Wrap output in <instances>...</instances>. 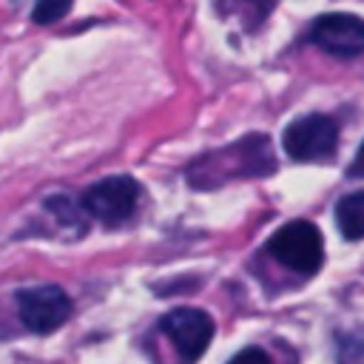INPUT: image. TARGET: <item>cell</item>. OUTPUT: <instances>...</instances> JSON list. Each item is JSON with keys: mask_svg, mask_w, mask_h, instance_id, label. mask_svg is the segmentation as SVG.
Here are the masks:
<instances>
[{"mask_svg": "<svg viewBox=\"0 0 364 364\" xmlns=\"http://www.w3.org/2000/svg\"><path fill=\"white\" fill-rule=\"evenodd\" d=\"M267 250L290 270L301 273V276H310L321 267L324 262V242H321V233L313 222H304V219H296V222H287L284 228H279L273 233V239L267 242Z\"/></svg>", "mask_w": 364, "mask_h": 364, "instance_id": "obj_2", "label": "cell"}, {"mask_svg": "<svg viewBox=\"0 0 364 364\" xmlns=\"http://www.w3.org/2000/svg\"><path fill=\"white\" fill-rule=\"evenodd\" d=\"M68 9H71V0H37L31 17H34V23L48 26V23H57Z\"/></svg>", "mask_w": 364, "mask_h": 364, "instance_id": "obj_11", "label": "cell"}, {"mask_svg": "<svg viewBox=\"0 0 364 364\" xmlns=\"http://www.w3.org/2000/svg\"><path fill=\"white\" fill-rule=\"evenodd\" d=\"M82 208L91 219L102 222V225H122L139 202V185L131 176H108L94 182L85 193H82Z\"/></svg>", "mask_w": 364, "mask_h": 364, "instance_id": "obj_4", "label": "cell"}, {"mask_svg": "<svg viewBox=\"0 0 364 364\" xmlns=\"http://www.w3.org/2000/svg\"><path fill=\"white\" fill-rule=\"evenodd\" d=\"M284 154L296 162H321L336 154L338 122L327 114H307L293 119L282 136Z\"/></svg>", "mask_w": 364, "mask_h": 364, "instance_id": "obj_3", "label": "cell"}, {"mask_svg": "<svg viewBox=\"0 0 364 364\" xmlns=\"http://www.w3.org/2000/svg\"><path fill=\"white\" fill-rule=\"evenodd\" d=\"M46 210L57 219V228L65 230L68 236L85 233V219H82L85 216V208H82V202H74L65 193H54V196L46 199Z\"/></svg>", "mask_w": 364, "mask_h": 364, "instance_id": "obj_8", "label": "cell"}, {"mask_svg": "<svg viewBox=\"0 0 364 364\" xmlns=\"http://www.w3.org/2000/svg\"><path fill=\"white\" fill-rule=\"evenodd\" d=\"M17 316L34 333H51L71 316V299L60 284H34L17 290Z\"/></svg>", "mask_w": 364, "mask_h": 364, "instance_id": "obj_5", "label": "cell"}, {"mask_svg": "<svg viewBox=\"0 0 364 364\" xmlns=\"http://www.w3.org/2000/svg\"><path fill=\"white\" fill-rule=\"evenodd\" d=\"M242 3H245V6H250V11H253L256 17H262V20H264V17H267V11L273 9V0H242Z\"/></svg>", "mask_w": 364, "mask_h": 364, "instance_id": "obj_13", "label": "cell"}, {"mask_svg": "<svg viewBox=\"0 0 364 364\" xmlns=\"http://www.w3.org/2000/svg\"><path fill=\"white\" fill-rule=\"evenodd\" d=\"M276 171L270 139L262 134L245 136L222 151L205 154L188 168V182L196 188H213L236 176H267Z\"/></svg>", "mask_w": 364, "mask_h": 364, "instance_id": "obj_1", "label": "cell"}, {"mask_svg": "<svg viewBox=\"0 0 364 364\" xmlns=\"http://www.w3.org/2000/svg\"><path fill=\"white\" fill-rule=\"evenodd\" d=\"M159 327L171 338V344L176 347V353L182 355L185 364L196 361L208 350V344L213 338V330H216L213 318L199 307H176V310L162 316Z\"/></svg>", "mask_w": 364, "mask_h": 364, "instance_id": "obj_6", "label": "cell"}, {"mask_svg": "<svg viewBox=\"0 0 364 364\" xmlns=\"http://www.w3.org/2000/svg\"><path fill=\"white\" fill-rule=\"evenodd\" d=\"M310 40L333 57H355L364 51V17L347 11L321 14L310 28Z\"/></svg>", "mask_w": 364, "mask_h": 364, "instance_id": "obj_7", "label": "cell"}, {"mask_svg": "<svg viewBox=\"0 0 364 364\" xmlns=\"http://www.w3.org/2000/svg\"><path fill=\"white\" fill-rule=\"evenodd\" d=\"M228 364H273V361H270V355H267L264 350H259V347H245V350L236 353Z\"/></svg>", "mask_w": 364, "mask_h": 364, "instance_id": "obj_12", "label": "cell"}, {"mask_svg": "<svg viewBox=\"0 0 364 364\" xmlns=\"http://www.w3.org/2000/svg\"><path fill=\"white\" fill-rule=\"evenodd\" d=\"M350 173L364 176V142H361V148H358V156H355V159H353V165H350Z\"/></svg>", "mask_w": 364, "mask_h": 364, "instance_id": "obj_14", "label": "cell"}, {"mask_svg": "<svg viewBox=\"0 0 364 364\" xmlns=\"http://www.w3.org/2000/svg\"><path fill=\"white\" fill-rule=\"evenodd\" d=\"M336 222L344 239H364V191L347 193L336 202Z\"/></svg>", "mask_w": 364, "mask_h": 364, "instance_id": "obj_9", "label": "cell"}, {"mask_svg": "<svg viewBox=\"0 0 364 364\" xmlns=\"http://www.w3.org/2000/svg\"><path fill=\"white\" fill-rule=\"evenodd\" d=\"M338 364H364V333H347L338 341Z\"/></svg>", "mask_w": 364, "mask_h": 364, "instance_id": "obj_10", "label": "cell"}]
</instances>
